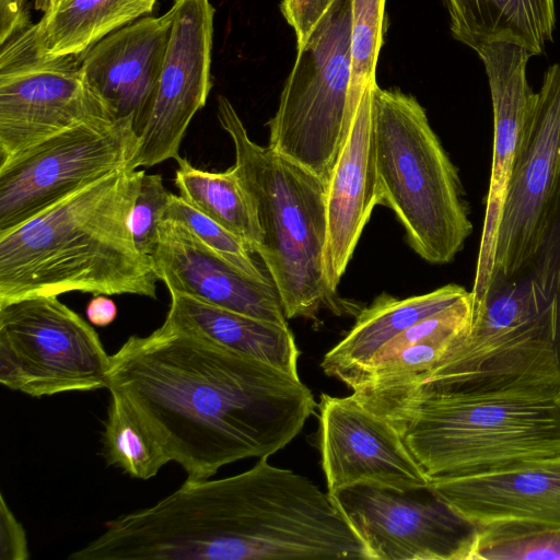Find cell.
I'll use <instances>...</instances> for the list:
<instances>
[{"instance_id": "6da1fadb", "label": "cell", "mask_w": 560, "mask_h": 560, "mask_svg": "<svg viewBox=\"0 0 560 560\" xmlns=\"http://www.w3.org/2000/svg\"><path fill=\"white\" fill-rule=\"evenodd\" d=\"M189 480L269 457L303 430L316 401L300 376L166 320L110 355L107 387Z\"/></svg>"}, {"instance_id": "7a4b0ae2", "label": "cell", "mask_w": 560, "mask_h": 560, "mask_svg": "<svg viewBox=\"0 0 560 560\" xmlns=\"http://www.w3.org/2000/svg\"><path fill=\"white\" fill-rule=\"evenodd\" d=\"M160 532L176 560H373L328 492L268 457L165 497Z\"/></svg>"}, {"instance_id": "3957f363", "label": "cell", "mask_w": 560, "mask_h": 560, "mask_svg": "<svg viewBox=\"0 0 560 560\" xmlns=\"http://www.w3.org/2000/svg\"><path fill=\"white\" fill-rule=\"evenodd\" d=\"M143 173L113 172L1 233L0 305L71 291L155 300L153 260L130 229Z\"/></svg>"}, {"instance_id": "277c9868", "label": "cell", "mask_w": 560, "mask_h": 560, "mask_svg": "<svg viewBox=\"0 0 560 560\" xmlns=\"http://www.w3.org/2000/svg\"><path fill=\"white\" fill-rule=\"evenodd\" d=\"M558 389L483 394L353 390L386 419L430 481L560 455Z\"/></svg>"}, {"instance_id": "5b68a950", "label": "cell", "mask_w": 560, "mask_h": 560, "mask_svg": "<svg viewBox=\"0 0 560 560\" xmlns=\"http://www.w3.org/2000/svg\"><path fill=\"white\" fill-rule=\"evenodd\" d=\"M218 119L232 140L237 174L262 232L258 252L288 319L314 318L339 308L326 287V183L317 175L254 142L231 102L218 96Z\"/></svg>"}, {"instance_id": "8992f818", "label": "cell", "mask_w": 560, "mask_h": 560, "mask_svg": "<svg viewBox=\"0 0 560 560\" xmlns=\"http://www.w3.org/2000/svg\"><path fill=\"white\" fill-rule=\"evenodd\" d=\"M375 166L381 205L390 208L425 261L454 260L472 232L458 170L411 95L375 85Z\"/></svg>"}, {"instance_id": "52a82bcc", "label": "cell", "mask_w": 560, "mask_h": 560, "mask_svg": "<svg viewBox=\"0 0 560 560\" xmlns=\"http://www.w3.org/2000/svg\"><path fill=\"white\" fill-rule=\"evenodd\" d=\"M559 384L552 336L523 283L515 275H493L485 294L471 300L468 328L446 355L420 383L401 387L483 394L558 389Z\"/></svg>"}, {"instance_id": "ba28073f", "label": "cell", "mask_w": 560, "mask_h": 560, "mask_svg": "<svg viewBox=\"0 0 560 560\" xmlns=\"http://www.w3.org/2000/svg\"><path fill=\"white\" fill-rule=\"evenodd\" d=\"M351 2L335 0L298 50L275 116L269 147L326 184L348 137Z\"/></svg>"}, {"instance_id": "9c48e42d", "label": "cell", "mask_w": 560, "mask_h": 560, "mask_svg": "<svg viewBox=\"0 0 560 560\" xmlns=\"http://www.w3.org/2000/svg\"><path fill=\"white\" fill-rule=\"evenodd\" d=\"M110 355L57 295L0 305V383L32 397L107 387Z\"/></svg>"}, {"instance_id": "30bf717a", "label": "cell", "mask_w": 560, "mask_h": 560, "mask_svg": "<svg viewBox=\"0 0 560 560\" xmlns=\"http://www.w3.org/2000/svg\"><path fill=\"white\" fill-rule=\"evenodd\" d=\"M0 46V164L79 124L115 120L85 82L80 57L45 54L34 24Z\"/></svg>"}, {"instance_id": "8fae6325", "label": "cell", "mask_w": 560, "mask_h": 560, "mask_svg": "<svg viewBox=\"0 0 560 560\" xmlns=\"http://www.w3.org/2000/svg\"><path fill=\"white\" fill-rule=\"evenodd\" d=\"M132 119L94 120L50 137L0 164V234L124 168L138 150Z\"/></svg>"}, {"instance_id": "7c38bea8", "label": "cell", "mask_w": 560, "mask_h": 560, "mask_svg": "<svg viewBox=\"0 0 560 560\" xmlns=\"http://www.w3.org/2000/svg\"><path fill=\"white\" fill-rule=\"evenodd\" d=\"M330 497L373 560H469L477 526L428 487L357 486Z\"/></svg>"}, {"instance_id": "4fadbf2b", "label": "cell", "mask_w": 560, "mask_h": 560, "mask_svg": "<svg viewBox=\"0 0 560 560\" xmlns=\"http://www.w3.org/2000/svg\"><path fill=\"white\" fill-rule=\"evenodd\" d=\"M170 40L150 108L137 130L131 168L176 159L187 128L212 88L215 10L210 0H174Z\"/></svg>"}, {"instance_id": "5bb4252c", "label": "cell", "mask_w": 560, "mask_h": 560, "mask_svg": "<svg viewBox=\"0 0 560 560\" xmlns=\"http://www.w3.org/2000/svg\"><path fill=\"white\" fill-rule=\"evenodd\" d=\"M559 182L560 62L545 72L523 129L498 230L492 276L513 275L534 252Z\"/></svg>"}, {"instance_id": "9a60e30c", "label": "cell", "mask_w": 560, "mask_h": 560, "mask_svg": "<svg viewBox=\"0 0 560 560\" xmlns=\"http://www.w3.org/2000/svg\"><path fill=\"white\" fill-rule=\"evenodd\" d=\"M318 447L327 492L369 486L396 491L430 483L396 429L352 394H322Z\"/></svg>"}, {"instance_id": "2e32d148", "label": "cell", "mask_w": 560, "mask_h": 560, "mask_svg": "<svg viewBox=\"0 0 560 560\" xmlns=\"http://www.w3.org/2000/svg\"><path fill=\"white\" fill-rule=\"evenodd\" d=\"M488 77L493 109V148L486 211L475 278L470 291L479 300L491 280L498 230L512 170L526 120L537 93L528 84L526 67L530 57L523 46L494 42L477 51Z\"/></svg>"}, {"instance_id": "e0dca14e", "label": "cell", "mask_w": 560, "mask_h": 560, "mask_svg": "<svg viewBox=\"0 0 560 560\" xmlns=\"http://www.w3.org/2000/svg\"><path fill=\"white\" fill-rule=\"evenodd\" d=\"M154 271L170 293L264 320L288 325L273 283L255 280L209 248L185 224L162 220L150 254Z\"/></svg>"}, {"instance_id": "ac0fdd59", "label": "cell", "mask_w": 560, "mask_h": 560, "mask_svg": "<svg viewBox=\"0 0 560 560\" xmlns=\"http://www.w3.org/2000/svg\"><path fill=\"white\" fill-rule=\"evenodd\" d=\"M428 488L475 526L509 521L560 526V455L433 480Z\"/></svg>"}, {"instance_id": "d6986e66", "label": "cell", "mask_w": 560, "mask_h": 560, "mask_svg": "<svg viewBox=\"0 0 560 560\" xmlns=\"http://www.w3.org/2000/svg\"><path fill=\"white\" fill-rule=\"evenodd\" d=\"M172 12L142 16L104 37L80 57L85 82L117 119L136 132L154 96L171 34Z\"/></svg>"}, {"instance_id": "ffe728a7", "label": "cell", "mask_w": 560, "mask_h": 560, "mask_svg": "<svg viewBox=\"0 0 560 560\" xmlns=\"http://www.w3.org/2000/svg\"><path fill=\"white\" fill-rule=\"evenodd\" d=\"M374 88L363 93L326 184L327 234L323 272L326 287L335 296L363 229L375 206L381 205L372 116Z\"/></svg>"}, {"instance_id": "44dd1931", "label": "cell", "mask_w": 560, "mask_h": 560, "mask_svg": "<svg viewBox=\"0 0 560 560\" xmlns=\"http://www.w3.org/2000/svg\"><path fill=\"white\" fill-rule=\"evenodd\" d=\"M468 293L464 287L452 283L406 299L378 295L358 314L348 334L324 355L322 370L349 387L388 342Z\"/></svg>"}, {"instance_id": "7402d4cb", "label": "cell", "mask_w": 560, "mask_h": 560, "mask_svg": "<svg viewBox=\"0 0 560 560\" xmlns=\"http://www.w3.org/2000/svg\"><path fill=\"white\" fill-rule=\"evenodd\" d=\"M170 295L166 322L299 376L300 352L288 325L248 316L190 295Z\"/></svg>"}, {"instance_id": "603a6c76", "label": "cell", "mask_w": 560, "mask_h": 560, "mask_svg": "<svg viewBox=\"0 0 560 560\" xmlns=\"http://www.w3.org/2000/svg\"><path fill=\"white\" fill-rule=\"evenodd\" d=\"M452 36L477 51L494 42L544 54L556 25L555 0H443Z\"/></svg>"}, {"instance_id": "cb8c5ba5", "label": "cell", "mask_w": 560, "mask_h": 560, "mask_svg": "<svg viewBox=\"0 0 560 560\" xmlns=\"http://www.w3.org/2000/svg\"><path fill=\"white\" fill-rule=\"evenodd\" d=\"M158 0H60L34 24L49 56L83 55L113 32L152 12Z\"/></svg>"}, {"instance_id": "d4e9b609", "label": "cell", "mask_w": 560, "mask_h": 560, "mask_svg": "<svg viewBox=\"0 0 560 560\" xmlns=\"http://www.w3.org/2000/svg\"><path fill=\"white\" fill-rule=\"evenodd\" d=\"M175 160L178 196L240 237L252 254H258L262 232L236 167L209 172L195 167L186 158L178 155Z\"/></svg>"}, {"instance_id": "484cf974", "label": "cell", "mask_w": 560, "mask_h": 560, "mask_svg": "<svg viewBox=\"0 0 560 560\" xmlns=\"http://www.w3.org/2000/svg\"><path fill=\"white\" fill-rule=\"evenodd\" d=\"M539 318L549 328L560 366V182L534 252L514 272Z\"/></svg>"}, {"instance_id": "4316f807", "label": "cell", "mask_w": 560, "mask_h": 560, "mask_svg": "<svg viewBox=\"0 0 560 560\" xmlns=\"http://www.w3.org/2000/svg\"><path fill=\"white\" fill-rule=\"evenodd\" d=\"M102 444L106 464L136 479L148 480L171 462L138 417L113 394L104 421Z\"/></svg>"}, {"instance_id": "83f0119b", "label": "cell", "mask_w": 560, "mask_h": 560, "mask_svg": "<svg viewBox=\"0 0 560 560\" xmlns=\"http://www.w3.org/2000/svg\"><path fill=\"white\" fill-rule=\"evenodd\" d=\"M560 560V526L498 522L477 526L469 560Z\"/></svg>"}, {"instance_id": "f1b7e54d", "label": "cell", "mask_w": 560, "mask_h": 560, "mask_svg": "<svg viewBox=\"0 0 560 560\" xmlns=\"http://www.w3.org/2000/svg\"><path fill=\"white\" fill-rule=\"evenodd\" d=\"M351 2V78L349 106L355 113L369 88L375 86V69L383 38L385 0Z\"/></svg>"}, {"instance_id": "f546056e", "label": "cell", "mask_w": 560, "mask_h": 560, "mask_svg": "<svg viewBox=\"0 0 560 560\" xmlns=\"http://www.w3.org/2000/svg\"><path fill=\"white\" fill-rule=\"evenodd\" d=\"M162 220L185 224L209 248L248 277L264 283L272 282L258 267L252 252L240 237L189 206L179 196L172 194Z\"/></svg>"}, {"instance_id": "4dcf8cb0", "label": "cell", "mask_w": 560, "mask_h": 560, "mask_svg": "<svg viewBox=\"0 0 560 560\" xmlns=\"http://www.w3.org/2000/svg\"><path fill=\"white\" fill-rule=\"evenodd\" d=\"M172 192L163 184L160 174L142 175L140 188L130 215V229L137 248L151 254L156 241L158 228L168 206Z\"/></svg>"}, {"instance_id": "1f68e13d", "label": "cell", "mask_w": 560, "mask_h": 560, "mask_svg": "<svg viewBox=\"0 0 560 560\" xmlns=\"http://www.w3.org/2000/svg\"><path fill=\"white\" fill-rule=\"evenodd\" d=\"M335 0H282L280 10L294 30L296 49H302Z\"/></svg>"}, {"instance_id": "d6a6232c", "label": "cell", "mask_w": 560, "mask_h": 560, "mask_svg": "<svg viewBox=\"0 0 560 560\" xmlns=\"http://www.w3.org/2000/svg\"><path fill=\"white\" fill-rule=\"evenodd\" d=\"M26 533L9 508L4 495H0V559H28Z\"/></svg>"}, {"instance_id": "836d02e7", "label": "cell", "mask_w": 560, "mask_h": 560, "mask_svg": "<svg viewBox=\"0 0 560 560\" xmlns=\"http://www.w3.org/2000/svg\"><path fill=\"white\" fill-rule=\"evenodd\" d=\"M26 0H0V44L30 25Z\"/></svg>"}, {"instance_id": "e575fe53", "label": "cell", "mask_w": 560, "mask_h": 560, "mask_svg": "<svg viewBox=\"0 0 560 560\" xmlns=\"http://www.w3.org/2000/svg\"><path fill=\"white\" fill-rule=\"evenodd\" d=\"M85 312L89 322L97 327L108 326L117 317L116 303L105 294L94 295L88 303Z\"/></svg>"}, {"instance_id": "d590c367", "label": "cell", "mask_w": 560, "mask_h": 560, "mask_svg": "<svg viewBox=\"0 0 560 560\" xmlns=\"http://www.w3.org/2000/svg\"><path fill=\"white\" fill-rule=\"evenodd\" d=\"M59 0H35V8L44 13L54 9Z\"/></svg>"}, {"instance_id": "8d00e7d4", "label": "cell", "mask_w": 560, "mask_h": 560, "mask_svg": "<svg viewBox=\"0 0 560 560\" xmlns=\"http://www.w3.org/2000/svg\"><path fill=\"white\" fill-rule=\"evenodd\" d=\"M556 400L560 407V384H559V387H558V390H557V394H556Z\"/></svg>"}, {"instance_id": "74e56055", "label": "cell", "mask_w": 560, "mask_h": 560, "mask_svg": "<svg viewBox=\"0 0 560 560\" xmlns=\"http://www.w3.org/2000/svg\"><path fill=\"white\" fill-rule=\"evenodd\" d=\"M60 1V0H59Z\"/></svg>"}]
</instances>
